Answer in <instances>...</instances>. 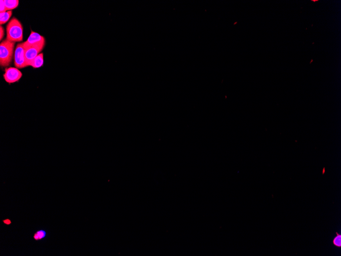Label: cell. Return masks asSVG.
Here are the masks:
<instances>
[{"label": "cell", "instance_id": "12", "mask_svg": "<svg viewBox=\"0 0 341 256\" xmlns=\"http://www.w3.org/2000/svg\"><path fill=\"white\" fill-rule=\"evenodd\" d=\"M1 8H0V13H3V12H5L7 11L6 9V6H5V1H3L1 0Z\"/></svg>", "mask_w": 341, "mask_h": 256}, {"label": "cell", "instance_id": "3", "mask_svg": "<svg viewBox=\"0 0 341 256\" xmlns=\"http://www.w3.org/2000/svg\"><path fill=\"white\" fill-rule=\"evenodd\" d=\"M45 46V41L34 46H30L25 49V58L27 66H29L30 62L33 60L40 52L43 50Z\"/></svg>", "mask_w": 341, "mask_h": 256}, {"label": "cell", "instance_id": "14", "mask_svg": "<svg viewBox=\"0 0 341 256\" xmlns=\"http://www.w3.org/2000/svg\"><path fill=\"white\" fill-rule=\"evenodd\" d=\"M3 222H4V224H7V225H10L11 224V221L9 219L4 220H3Z\"/></svg>", "mask_w": 341, "mask_h": 256}, {"label": "cell", "instance_id": "13", "mask_svg": "<svg viewBox=\"0 0 341 256\" xmlns=\"http://www.w3.org/2000/svg\"><path fill=\"white\" fill-rule=\"evenodd\" d=\"M0 34H1L0 40L2 41V40L3 39V37L4 36V28H3V26H2L0 27Z\"/></svg>", "mask_w": 341, "mask_h": 256}, {"label": "cell", "instance_id": "5", "mask_svg": "<svg viewBox=\"0 0 341 256\" xmlns=\"http://www.w3.org/2000/svg\"><path fill=\"white\" fill-rule=\"evenodd\" d=\"M22 75V73L18 68L11 67L6 68L3 77L7 83L11 84L19 81Z\"/></svg>", "mask_w": 341, "mask_h": 256}, {"label": "cell", "instance_id": "9", "mask_svg": "<svg viewBox=\"0 0 341 256\" xmlns=\"http://www.w3.org/2000/svg\"><path fill=\"white\" fill-rule=\"evenodd\" d=\"M12 11H7L5 12L0 13V18H1L0 24H1V25L5 24L6 22H7L9 19L11 18V16L12 15Z\"/></svg>", "mask_w": 341, "mask_h": 256}, {"label": "cell", "instance_id": "15", "mask_svg": "<svg viewBox=\"0 0 341 256\" xmlns=\"http://www.w3.org/2000/svg\"><path fill=\"white\" fill-rule=\"evenodd\" d=\"M313 61H314V59H311V61H310V62H309V63H310V64H311V63H312V62H313Z\"/></svg>", "mask_w": 341, "mask_h": 256}, {"label": "cell", "instance_id": "7", "mask_svg": "<svg viewBox=\"0 0 341 256\" xmlns=\"http://www.w3.org/2000/svg\"><path fill=\"white\" fill-rule=\"evenodd\" d=\"M44 63V54L43 53H40L37 56L30 62L29 66H32L33 68H39L41 67Z\"/></svg>", "mask_w": 341, "mask_h": 256}, {"label": "cell", "instance_id": "8", "mask_svg": "<svg viewBox=\"0 0 341 256\" xmlns=\"http://www.w3.org/2000/svg\"><path fill=\"white\" fill-rule=\"evenodd\" d=\"M19 4V1L18 0H5V4L6 6L7 11H12L18 7Z\"/></svg>", "mask_w": 341, "mask_h": 256}, {"label": "cell", "instance_id": "16", "mask_svg": "<svg viewBox=\"0 0 341 256\" xmlns=\"http://www.w3.org/2000/svg\"><path fill=\"white\" fill-rule=\"evenodd\" d=\"M314 1V2L318 1H317H317Z\"/></svg>", "mask_w": 341, "mask_h": 256}, {"label": "cell", "instance_id": "1", "mask_svg": "<svg viewBox=\"0 0 341 256\" xmlns=\"http://www.w3.org/2000/svg\"><path fill=\"white\" fill-rule=\"evenodd\" d=\"M6 39L14 43L22 41L23 27L21 23L16 18L13 17L6 26Z\"/></svg>", "mask_w": 341, "mask_h": 256}, {"label": "cell", "instance_id": "10", "mask_svg": "<svg viewBox=\"0 0 341 256\" xmlns=\"http://www.w3.org/2000/svg\"><path fill=\"white\" fill-rule=\"evenodd\" d=\"M47 236V232L44 230H38L34 234L33 238L36 241L42 240Z\"/></svg>", "mask_w": 341, "mask_h": 256}, {"label": "cell", "instance_id": "4", "mask_svg": "<svg viewBox=\"0 0 341 256\" xmlns=\"http://www.w3.org/2000/svg\"><path fill=\"white\" fill-rule=\"evenodd\" d=\"M14 64L16 68L22 69L26 67L25 58V49L23 43L18 44L15 52Z\"/></svg>", "mask_w": 341, "mask_h": 256}, {"label": "cell", "instance_id": "11", "mask_svg": "<svg viewBox=\"0 0 341 256\" xmlns=\"http://www.w3.org/2000/svg\"><path fill=\"white\" fill-rule=\"evenodd\" d=\"M334 244L335 245L340 247L341 246V236L340 235L337 236L334 239Z\"/></svg>", "mask_w": 341, "mask_h": 256}, {"label": "cell", "instance_id": "2", "mask_svg": "<svg viewBox=\"0 0 341 256\" xmlns=\"http://www.w3.org/2000/svg\"><path fill=\"white\" fill-rule=\"evenodd\" d=\"M15 43L7 39L0 44V65L2 67L9 66L13 58Z\"/></svg>", "mask_w": 341, "mask_h": 256}, {"label": "cell", "instance_id": "6", "mask_svg": "<svg viewBox=\"0 0 341 256\" xmlns=\"http://www.w3.org/2000/svg\"><path fill=\"white\" fill-rule=\"evenodd\" d=\"M45 41V38L37 33L31 31L29 37L26 41L23 43L24 49H26L30 46L39 44Z\"/></svg>", "mask_w": 341, "mask_h": 256}]
</instances>
